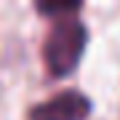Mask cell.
Returning a JSON list of instances; mask_svg holds the SVG:
<instances>
[{"mask_svg":"<svg viewBox=\"0 0 120 120\" xmlns=\"http://www.w3.org/2000/svg\"><path fill=\"white\" fill-rule=\"evenodd\" d=\"M88 115H91V101L80 91H61L35 104L27 112V120H88Z\"/></svg>","mask_w":120,"mask_h":120,"instance_id":"7a4b0ae2","label":"cell"},{"mask_svg":"<svg viewBox=\"0 0 120 120\" xmlns=\"http://www.w3.org/2000/svg\"><path fill=\"white\" fill-rule=\"evenodd\" d=\"M38 11L43 16H53V22H56V19H64V13L75 16L80 11V3H38Z\"/></svg>","mask_w":120,"mask_h":120,"instance_id":"3957f363","label":"cell"},{"mask_svg":"<svg viewBox=\"0 0 120 120\" xmlns=\"http://www.w3.org/2000/svg\"><path fill=\"white\" fill-rule=\"evenodd\" d=\"M86 27L75 16L56 19L43 40V64L51 77H67L86 51Z\"/></svg>","mask_w":120,"mask_h":120,"instance_id":"6da1fadb","label":"cell"}]
</instances>
